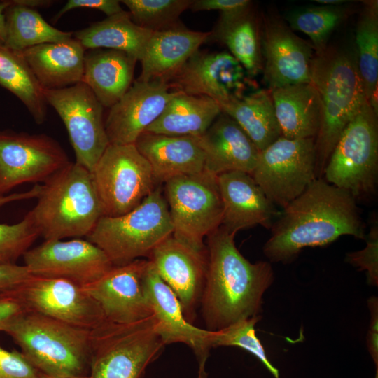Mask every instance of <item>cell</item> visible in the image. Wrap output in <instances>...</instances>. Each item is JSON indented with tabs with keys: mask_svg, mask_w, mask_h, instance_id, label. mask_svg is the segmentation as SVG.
Returning a JSON list of instances; mask_svg holds the SVG:
<instances>
[{
	"mask_svg": "<svg viewBox=\"0 0 378 378\" xmlns=\"http://www.w3.org/2000/svg\"><path fill=\"white\" fill-rule=\"evenodd\" d=\"M270 230L263 253L270 262L282 263L291 262L306 247L323 246L343 235L366 236L356 200L322 177L281 211Z\"/></svg>",
	"mask_w": 378,
	"mask_h": 378,
	"instance_id": "6da1fadb",
	"label": "cell"
},
{
	"mask_svg": "<svg viewBox=\"0 0 378 378\" xmlns=\"http://www.w3.org/2000/svg\"><path fill=\"white\" fill-rule=\"evenodd\" d=\"M235 235L220 225L207 236V272L200 307L210 331L258 316L263 295L274 280L271 263L248 260L237 248Z\"/></svg>",
	"mask_w": 378,
	"mask_h": 378,
	"instance_id": "7a4b0ae2",
	"label": "cell"
},
{
	"mask_svg": "<svg viewBox=\"0 0 378 378\" xmlns=\"http://www.w3.org/2000/svg\"><path fill=\"white\" fill-rule=\"evenodd\" d=\"M311 70V83L321 103L315 172L316 178H321L341 134L367 100L355 52L326 48L314 56Z\"/></svg>",
	"mask_w": 378,
	"mask_h": 378,
	"instance_id": "3957f363",
	"label": "cell"
},
{
	"mask_svg": "<svg viewBox=\"0 0 378 378\" xmlns=\"http://www.w3.org/2000/svg\"><path fill=\"white\" fill-rule=\"evenodd\" d=\"M27 214L44 241L87 237L103 216L92 173L70 162L43 185Z\"/></svg>",
	"mask_w": 378,
	"mask_h": 378,
	"instance_id": "277c9868",
	"label": "cell"
},
{
	"mask_svg": "<svg viewBox=\"0 0 378 378\" xmlns=\"http://www.w3.org/2000/svg\"><path fill=\"white\" fill-rule=\"evenodd\" d=\"M92 330L28 311L5 332L43 375L72 378L89 375Z\"/></svg>",
	"mask_w": 378,
	"mask_h": 378,
	"instance_id": "5b68a950",
	"label": "cell"
},
{
	"mask_svg": "<svg viewBox=\"0 0 378 378\" xmlns=\"http://www.w3.org/2000/svg\"><path fill=\"white\" fill-rule=\"evenodd\" d=\"M172 233L168 205L157 187L132 211L118 216H102L87 237L118 266L148 258Z\"/></svg>",
	"mask_w": 378,
	"mask_h": 378,
	"instance_id": "8992f818",
	"label": "cell"
},
{
	"mask_svg": "<svg viewBox=\"0 0 378 378\" xmlns=\"http://www.w3.org/2000/svg\"><path fill=\"white\" fill-rule=\"evenodd\" d=\"M165 344L153 316L120 324L106 321L92 330L89 378H144Z\"/></svg>",
	"mask_w": 378,
	"mask_h": 378,
	"instance_id": "52a82bcc",
	"label": "cell"
},
{
	"mask_svg": "<svg viewBox=\"0 0 378 378\" xmlns=\"http://www.w3.org/2000/svg\"><path fill=\"white\" fill-rule=\"evenodd\" d=\"M322 178L348 192L356 202L375 195L378 179L377 113L368 102L341 134Z\"/></svg>",
	"mask_w": 378,
	"mask_h": 378,
	"instance_id": "ba28073f",
	"label": "cell"
},
{
	"mask_svg": "<svg viewBox=\"0 0 378 378\" xmlns=\"http://www.w3.org/2000/svg\"><path fill=\"white\" fill-rule=\"evenodd\" d=\"M172 235L198 251L204 239L221 225L223 206L217 176L204 170L164 183Z\"/></svg>",
	"mask_w": 378,
	"mask_h": 378,
	"instance_id": "9c48e42d",
	"label": "cell"
},
{
	"mask_svg": "<svg viewBox=\"0 0 378 378\" xmlns=\"http://www.w3.org/2000/svg\"><path fill=\"white\" fill-rule=\"evenodd\" d=\"M91 173L105 216L132 211L155 188L151 167L134 144H109Z\"/></svg>",
	"mask_w": 378,
	"mask_h": 378,
	"instance_id": "30bf717a",
	"label": "cell"
},
{
	"mask_svg": "<svg viewBox=\"0 0 378 378\" xmlns=\"http://www.w3.org/2000/svg\"><path fill=\"white\" fill-rule=\"evenodd\" d=\"M315 139L282 136L259 152L252 176L268 199L284 209L316 177Z\"/></svg>",
	"mask_w": 378,
	"mask_h": 378,
	"instance_id": "8fae6325",
	"label": "cell"
},
{
	"mask_svg": "<svg viewBox=\"0 0 378 378\" xmlns=\"http://www.w3.org/2000/svg\"><path fill=\"white\" fill-rule=\"evenodd\" d=\"M46 101L57 111L68 132L76 162L90 172L108 146L104 106L84 83L45 90Z\"/></svg>",
	"mask_w": 378,
	"mask_h": 378,
	"instance_id": "7c38bea8",
	"label": "cell"
},
{
	"mask_svg": "<svg viewBox=\"0 0 378 378\" xmlns=\"http://www.w3.org/2000/svg\"><path fill=\"white\" fill-rule=\"evenodd\" d=\"M70 162L47 134L0 130V197L24 183H44Z\"/></svg>",
	"mask_w": 378,
	"mask_h": 378,
	"instance_id": "4fadbf2b",
	"label": "cell"
},
{
	"mask_svg": "<svg viewBox=\"0 0 378 378\" xmlns=\"http://www.w3.org/2000/svg\"><path fill=\"white\" fill-rule=\"evenodd\" d=\"M24 266L36 277L62 279L82 287L94 282L114 265L88 240H48L29 249Z\"/></svg>",
	"mask_w": 378,
	"mask_h": 378,
	"instance_id": "5bb4252c",
	"label": "cell"
},
{
	"mask_svg": "<svg viewBox=\"0 0 378 378\" xmlns=\"http://www.w3.org/2000/svg\"><path fill=\"white\" fill-rule=\"evenodd\" d=\"M13 289L28 311L69 325L93 330L107 321L99 304L71 281L33 276Z\"/></svg>",
	"mask_w": 378,
	"mask_h": 378,
	"instance_id": "9a60e30c",
	"label": "cell"
},
{
	"mask_svg": "<svg viewBox=\"0 0 378 378\" xmlns=\"http://www.w3.org/2000/svg\"><path fill=\"white\" fill-rule=\"evenodd\" d=\"M148 260L178 298L186 320L193 324L206 284V248L198 251L171 235L152 251Z\"/></svg>",
	"mask_w": 378,
	"mask_h": 378,
	"instance_id": "2e32d148",
	"label": "cell"
},
{
	"mask_svg": "<svg viewBox=\"0 0 378 378\" xmlns=\"http://www.w3.org/2000/svg\"><path fill=\"white\" fill-rule=\"evenodd\" d=\"M248 76L230 52L198 51L168 83L175 91L206 96L220 104L246 94Z\"/></svg>",
	"mask_w": 378,
	"mask_h": 378,
	"instance_id": "e0dca14e",
	"label": "cell"
},
{
	"mask_svg": "<svg viewBox=\"0 0 378 378\" xmlns=\"http://www.w3.org/2000/svg\"><path fill=\"white\" fill-rule=\"evenodd\" d=\"M264 80L269 90L311 83L313 46L299 38L283 20L267 15L260 35Z\"/></svg>",
	"mask_w": 378,
	"mask_h": 378,
	"instance_id": "ac0fdd59",
	"label": "cell"
},
{
	"mask_svg": "<svg viewBox=\"0 0 378 378\" xmlns=\"http://www.w3.org/2000/svg\"><path fill=\"white\" fill-rule=\"evenodd\" d=\"M148 259L113 266L83 289L99 304L108 321L129 324L152 316L144 285Z\"/></svg>",
	"mask_w": 378,
	"mask_h": 378,
	"instance_id": "d6986e66",
	"label": "cell"
},
{
	"mask_svg": "<svg viewBox=\"0 0 378 378\" xmlns=\"http://www.w3.org/2000/svg\"><path fill=\"white\" fill-rule=\"evenodd\" d=\"M178 92L164 80H135L126 93L109 108L104 120L109 144H135Z\"/></svg>",
	"mask_w": 378,
	"mask_h": 378,
	"instance_id": "ffe728a7",
	"label": "cell"
},
{
	"mask_svg": "<svg viewBox=\"0 0 378 378\" xmlns=\"http://www.w3.org/2000/svg\"><path fill=\"white\" fill-rule=\"evenodd\" d=\"M144 285L155 330L164 344H185L192 349L198 363H206L211 349L209 345L211 331L197 328L186 320L178 298L158 275L150 260L145 272Z\"/></svg>",
	"mask_w": 378,
	"mask_h": 378,
	"instance_id": "44dd1931",
	"label": "cell"
},
{
	"mask_svg": "<svg viewBox=\"0 0 378 378\" xmlns=\"http://www.w3.org/2000/svg\"><path fill=\"white\" fill-rule=\"evenodd\" d=\"M223 214L221 225L237 232L261 225L270 229L280 215L249 173L232 171L217 176Z\"/></svg>",
	"mask_w": 378,
	"mask_h": 378,
	"instance_id": "7402d4cb",
	"label": "cell"
},
{
	"mask_svg": "<svg viewBox=\"0 0 378 378\" xmlns=\"http://www.w3.org/2000/svg\"><path fill=\"white\" fill-rule=\"evenodd\" d=\"M197 137L204 155V170L216 176L232 171L251 174L260 151L229 115L221 112Z\"/></svg>",
	"mask_w": 378,
	"mask_h": 378,
	"instance_id": "603a6c76",
	"label": "cell"
},
{
	"mask_svg": "<svg viewBox=\"0 0 378 378\" xmlns=\"http://www.w3.org/2000/svg\"><path fill=\"white\" fill-rule=\"evenodd\" d=\"M134 144L150 164L156 183L204 170V155L197 136L144 132Z\"/></svg>",
	"mask_w": 378,
	"mask_h": 378,
	"instance_id": "cb8c5ba5",
	"label": "cell"
},
{
	"mask_svg": "<svg viewBox=\"0 0 378 378\" xmlns=\"http://www.w3.org/2000/svg\"><path fill=\"white\" fill-rule=\"evenodd\" d=\"M211 34V31H192L181 26L153 31L139 61L141 72L137 80L169 82Z\"/></svg>",
	"mask_w": 378,
	"mask_h": 378,
	"instance_id": "d4e9b609",
	"label": "cell"
},
{
	"mask_svg": "<svg viewBox=\"0 0 378 378\" xmlns=\"http://www.w3.org/2000/svg\"><path fill=\"white\" fill-rule=\"evenodd\" d=\"M18 52L45 90L61 89L82 82L85 49L75 38L44 43Z\"/></svg>",
	"mask_w": 378,
	"mask_h": 378,
	"instance_id": "484cf974",
	"label": "cell"
},
{
	"mask_svg": "<svg viewBox=\"0 0 378 378\" xmlns=\"http://www.w3.org/2000/svg\"><path fill=\"white\" fill-rule=\"evenodd\" d=\"M137 61L125 52L93 49L85 52L82 82L104 107L110 108L132 85Z\"/></svg>",
	"mask_w": 378,
	"mask_h": 378,
	"instance_id": "4316f807",
	"label": "cell"
},
{
	"mask_svg": "<svg viewBox=\"0 0 378 378\" xmlns=\"http://www.w3.org/2000/svg\"><path fill=\"white\" fill-rule=\"evenodd\" d=\"M281 136L291 139L316 138L321 120L318 94L312 83L270 90Z\"/></svg>",
	"mask_w": 378,
	"mask_h": 378,
	"instance_id": "83f0119b",
	"label": "cell"
},
{
	"mask_svg": "<svg viewBox=\"0 0 378 378\" xmlns=\"http://www.w3.org/2000/svg\"><path fill=\"white\" fill-rule=\"evenodd\" d=\"M222 112L213 99L182 92L172 98L145 132L168 136H201Z\"/></svg>",
	"mask_w": 378,
	"mask_h": 378,
	"instance_id": "f1b7e54d",
	"label": "cell"
},
{
	"mask_svg": "<svg viewBox=\"0 0 378 378\" xmlns=\"http://www.w3.org/2000/svg\"><path fill=\"white\" fill-rule=\"evenodd\" d=\"M259 151L281 136L270 90L259 89L219 104Z\"/></svg>",
	"mask_w": 378,
	"mask_h": 378,
	"instance_id": "f546056e",
	"label": "cell"
},
{
	"mask_svg": "<svg viewBox=\"0 0 378 378\" xmlns=\"http://www.w3.org/2000/svg\"><path fill=\"white\" fill-rule=\"evenodd\" d=\"M152 33L137 25L123 10L74 34L85 49L119 50L140 61Z\"/></svg>",
	"mask_w": 378,
	"mask_h": 378,
	"instance_id": "4dcf8cb0",
	"label": "cell"
},
{
	"mask_svg": "<svg viewBox=\"0 0 378 378\" xmlns=\"http://www.w3.org/2000/svg\"><path fill=\"white\" fill-rule=\"evenodd\" d=\"M214 36L229 49L249 76L262 69L260 36L251 8L232 15H220Z\"/></svg>",
	"mask_w": 378,
	"mask_h": 378,
	"instance_id": "1f68e13d",
	"label": "cell"
},
{
	"mask_svg": "<svg viewBox=\"0 0 378 378\" xmlns=\"http://www.w3.org/2000/svg\"><path fill=\"white\" fill-rule=\"evenodd\" d=\"M5 15L6 37L4 45L15 52L44 43L67 41L73 36V32L55 28L35 8L16 1H11Z\"/></svg>",
	"mask_w": 378,
	"mask_h": 378,
	"instance_id": "d6a6232c",
	"label": "cell"
},
{
	"mask_svg": "<svg viewBox=\"0 0 378 378\" xmlns=\"http://www.w3.org/2000/svg\"><path fill=\"white\" fill-rule=\"evenodd\" d=\"M0 85L15 94L37 124L47 115V102L41 87L21 54L0 44Z\"/></svg>",
	"mask_w": 378,
	"mask_h": 378,
	"instance_id": "836d02e7",
	"label": "cell"
},
{
	"mask_svg": "<svg viewBox=\"0 0 378 378\" xmlns=\"http://www.w3.org/2000/svg\"><path fill=\"white\" fill-rule=\"evenodd\" d=\"M356 57L367 102L377 113L378 3L370 1L359 18L355 35Z\"/></svg>",
	"mask_w": 378,
	"mask_h": 378,
	"instance_id": "e575fe53",
	"label": "cell"
},
{
	"mask_svg": "<svg viewBox=\"0 0 378 378\" xmlns=\"http://www.w3.org/2000/svg\"><path fill=\"white\" fill-rule=\"evenodd\" d=\"M346 15L344 6H321L296 9L286 20L290 29L307 35L317 53L326 48L327 41L335 29Z\"/></svg>",
	"mask_w": 378,
	"mask_h": 378,
	"instance_id": "d590c367",
	"label": "cell"
},
{
	"mask_svg": "<svg viewBox=\"0 0 378 378\" xmlns=\"http://www.w3.org/2000/svg\"><path fill=\"white\" fill-rule=\"evenodd\" d=\"M132 20L151 31L179 27L181 15L189 9L192 0H122Z\"/></svg>",
	"mask_w": 378,
	"mask_h": 378,
	"instance_id": "8d00e7d4",
	"label": "cell"
},
{
	"mask_svg": "<svg viewBox=\"0 0 378 378\" xmlns=\"http://www.w3.org/2000/svg\"><path fill=\"white\" fill-rule=\"evenodd\" d=\"M258 315L239 321L225 328L211 331L209 345L218 346H237L254 355L267 368L274 378H279V372L268 360L265 349L257 337L255 324L261 319Z\"/></svg>",
	"mask_w": 378,
	"mask_h": 378,
	"instance_id": "74e56055",
	"label": "cell"
},
{
	"mask_svg": "<svg viewBox=\"0 0 378 378\" xmlns=\"http://www.w3.org/2000/svg\"><path fill=\"white\" fill-rule=\"evenodd\" d=\"M38 237L27 214L17 223H0V264H16Z\"/></svg>",
	"mask_w": 378,
	"mask_h": 378,
	"instance_id": "f35d334b",
	"label": "cell"
},
{
	"mask_svg": "<svg viewBox=\"0 0 378 378\" xmlns=\"http://www.w3.org/2000/svg\"><path fill=\"white\" fill-rule=\"evenodd\" d=\"M366 246L360 251L348 253L346 261L359 270L367 272L368 284L378 285V223L373 218L368 234L365 238Z\"/></svg>",
	"mask_w": 378,
	"mask_h": 378,
	"instance_id": "ab89813d",
	"label": "cell"
},
{
	"mask_svg": "<svg viewBox=\"0 0 378 378\" xmlns=\"http://www.w3.org/2000/svg\"><path fill=\"white\" fill-rule=\"evenodd\" d=\"M41 373L15 349L8 351L0 346V378H43Z\"/></svg>",
	"mask_w": 378,
	"mask_h": 378,
	"instance_id": "60d3db41",
	"label": "cell"
},
{
	"mask_svg": "<svg viewBox=\"0 0 378 378\" xmlns=\"http://www.w3.org/2000/svg\"><path fill=\"white\" fill-rule=\"evenodd\" d=\"M27 312V307L13 288L0 291V331L5 332Z\"/></svg>",
	"mask_w": 378,
	"mask_h": 378,
	"instance_id": "b9f144b4",
	"label": "cell"
},
{
	"mask_svg": "<svg viewBox=\"0 0 378 378\" xmlns=\"http://www.w3.org/2000/svg\"><path fill=\"white\" fill-rule=\"evenodd\" d=\"M251 6L248 0H192L190 9L194 12L219 10L220 15L227 16L243 13Z\"/></svg>",
	"mask_w": 378,
	"mask_h": 378,
	"instance_id": "7bdbcfd3",
	"label": "cell"
},
{
	"mask_svg": "<svg viewBox=\"0 0 378 378\" xmlns=\"http://www.w3.org/2000/svg\"><path fill=\"white\" fill-rule=\"evenodd\" d=\"M77 8L98 10L105 13L107 17L123 10L120 6V1L117 0H69L55 15L54 21H57L66 13Z\"/></svg>",
	"mask_w": 378,
	"mask_h": 378,
	"instance_id": "ee69618b",
	"label": "cell"
},
{
	"mask_svg": "<svg viewBox=\"0 0 378 378\" xmlns=\"http://www.w3.org/2000/svg\"><path fill=\"white\" fill-rule=\"evenodd\" d=\"M32 276L24 265L0 264V291L14 288Z\"/></svg>",
	"mask_w": 378,
	"mask_h": 378,
	"instance_id": "f6af8a7d",
	"label": "cell"
},
{
	"mask_svg": "<svg viewBox=\"0 0 378 378\" xmlns=\"http://www.w3.org/2000/svg\"><path fill=\"white\" fill-rule=\"evenodd\" d=\"M368 307L370 314L369 330L367 335V346L374 361L376 368H378V300L377 297H371L368 300Z\"/></svg>",
	"mask_w": 378,
	"mask_h": 378,
	"instance_id": "bcb514c9",
	"label": "cell"
},
{
	"mask_svg": "<svg viewBox=\"0 0 378 378\" xmlns=\"http://www.w3.org/2000/svg\"><path fill=\"white\" fill-rule=\"evenodd\" d=\"M41 190V185L36 184L31 189L22 192H14L0 197V207L8 203L37 198Z\"/></svg>",
	"mask_w": 378,
	"mask_h": 378,
	"instance_id": "7dc6e473",
	"label": "cell"
},
{
	"mask_svg": "<svg viewBox=\"0 0 378 378\" xmlns=\"http://www.w3.org/2000/svg\"><path fill=\"white\" fill-rule=\"evenodd\" d=\"M11 4V1L0 3V44H4L6 37V23L5 11Z\"/></svg>",
	"mask_w": 378,
	"mask_h": 378,
	"instance_id": "c3c4849f",
	"label": "cell"
},
{
	"mask_svg": "<svg viewBox=\"0 0 378 378\" xmlns=\"http://www.w3.org/2000/svg\"><path fill=\"white\" fill-rule=\"evenodd\" d=\"M315 2L323 6H339L346 3L345 0H314Z\"/></svg>",
	"mask_w": 378,
	"mask_h": 378,
	"instance_id": "681fc988",
	"label": "cell"
},
{
	"mask_svg": "<svg viewBox=\"0 0 378 378\" xmlns=\"http://www.w3.org/2000/svg\"><path fill=\"white\" fill-rule=\"evenodd\" d=\"M206 363H199L198 374L197 378H208V374L205 370Z\"/></svg>",
	"mask_w": 378,
	"mask_h": 378,
	"instance_id": "f907efd6",
	"label": "cell"
},
{
	"mask_svg": "<svg viewBox=\"0 0 378 378\" xmlns=\"http://www.w3.org/2000/svg\"><path fill=\"white\" fill-rule=\"evenodd\" d=\"M43 378H59V377H52L43 375ZM72 378H89V377L88 376H86V377H72Z\"/></svg>",
	"mask_w": 378,
	"mask_h": 378,
	"instance_id": "816d5d0a",
	"label": "cell"
},
{
	"mask_svg": "<svg viewBox=\"0 0 378 378\" xmlns=\"http://www.w3.org/2000/svg\"><path fill=\"white\" fill-rule=\"evenodd\" d=\"M374 378H378V368H376V374Z\"/></svg>",
	"mask_w": 378,
	"mask_h": 378,
	"instance_id": "f5cc1de1",
	"label": "cell"
}]
</instances>
